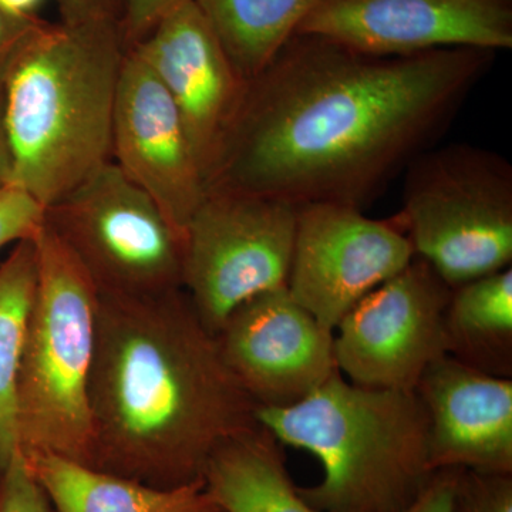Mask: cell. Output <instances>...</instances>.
<instances>
[{"mask_svg": "<svg viewBox=\"0 0 512 512\" xmlns=\"http://www.w3.org/2000/svg\"><path fill=\"white\" fill-rule=\"evenodd\" d=\"M494 56L467 47L376 56L293 36L247 83L205 192L365 210L451 126Z\"/></svg>", "mask_w": 512, "mask_h": 512, "instance_id": "cell-1", "label": "cell"}, {"mask_svg": "<svg viewBox=\"0 0 512 512\" xmlns=\"http://www.w3.org/2000/svg\"><path fill=\"white\" fill-rule=\"evenodd\" d=\"M87 467L157 488L202 480L225 441L259 426L184 289L100 295Z\"/></svg>", "mask_w": 512, "mask_h": 512, "instance_id": "cell-2", "label": "cell"}, {"mask_svg": "<svg viewBox=\"0 0 512 512\" xmlns=\"http://www.w3.org/2000/svg\"><path fill=\"white\" fill-rule=\"evenodd\" d=\"M127 49L120 20H40L6 64L12 185L43 207L113 161L114 103Z\"/></svg>", "mask_w": 512, "mask_h": 512, "instance_id": "cell-3", "label": "cell"}, {"mask_svg": "<svg viewBox=\"0 0 512 512\" xmlns=\"http://www.w3.org/2000/svg\"><path fill=\"white\" fill-rule=\"evenodd\" d=\"M256 419L318 457L322 480L299 491L322 512H402L434 473L416 390L367 389L336 372L299 403L259 406Z\"/></svg>", "mask_w": 512, "mask_h": 512, "instance_id": "cell-4", "label": "cell"}, {"mask_svg": "<svg viewBox=\"0 0 512 512\" xmlns=\"http://www.w3.org/2000/svg\"><path fill=\"white\" fill-rule=\"evenodd\" d=\"M35 242L39 275L16 386L19 450L87 466L99 292L46 224Z\"/></svg>", "mask_w": 512, "mask_h": 512, "instance_id": "cell-5", "label": "cell"}, {"mask_svg": "<svg viewBox=\"0 0 512 512\" xmlns=\"http://www.w3.org/2000/svg\"><path fill=\"white\" fill-rule=\"evenodd\" d=\"M402 210L394 215L450 288L510 268L512 165L470 144L427 148L403 171Z\"/></svg>", "mask_w": 512, "mask_h": 512, "instance_id": "cell-6", "label": "cell"}, {"mask_svg": "<svg viewBox=\"0 0 512 512\" xmlns=\"http://www.w3.org/2000/svg\"><path fill=\"white\" fill-rule=\"evenodd\" d=\"M45 224L100 295L184 289V238L114 161L47 207Z\"/></svg>", "mask_w": 512, "mask_h": 512, "instance_id": "cell-7", "label": "cell"}, {"mask_svg": "<svg viewBox=\"0 0 512 512\" xmlns=\"http://www.w3.org/2000/svg\"><path fill=\"white\" fill-rule=\"evenodd\" d=\"M296 211L259 195L205 192L185 229L183 288L212 335L248 299L286 286Z\"/></svg>", "mask_w": 512, "mask_h": 512, "instance_id": "cell-8", "label": "cell"}, {"mask_svg": "<svg viewBox=\"0 0 512 512\" xmlns=\"http://www.w3.org/2000/svg\"><path fill=\"white\" fill-rule=\"evenodd\" d=\"M451 291L414 256L336 326L333 353L340 375L367 389L414 392L427 367L447 355L443 322Z\"/></svg>", "mask_w": 512, "mask_h": 512, "instance_id": "cell-9", "label": "cell"}, {"mask_svg": "<svg viewBox=\"0 0 512 512\" xmlns=\"http://www.w3.org/2000/svg\"><path fill=\"white\" fill-rule=\"evenodd\" d=\"M414 256L396 217L373 220L360 208L330 202L302 205L286 289L335 332L363 296L403 271Z\"/></svg>", "mask_w": 512, "mask_h": 512, "instance_id": "cell-10", "label": "cell"}, {"mask_svg": "<svg viewBox=\"0 0 512 512\" xmlns=\"http://www.w3.org/2000/svg\"><path fill=\"white\" fill-rule=\"evenodd\" d=\"M298 35L376 56L512 47V0H322Z\"/></svg>", "mask_w": 512, "mask_h": 512, "instance_id": "cell-11", "label": "cell"}, {"mask_svg": "<svg viewBox=\"0 0 512 512\" xmlns=\"http://www.w3.org/2000/svg\"><path fill=\"white\" fill-rule=\"evenodd\" d=\"M215 338L225 365L258 407L299 403L338 372L333 330L286 286L239 305Z\"/></svg>", "mask_w": 512, "mask_h": 512, "instance_id": "cell-12", "label": "cell"}, {"mask_svg": "<svg viewBox=\"0 0 512 512\" xmlns=\"http://www.w3.org/2000/svg\"><path fill=\"white\" fill-rule=\"evenodd\" d=\"M111 160L184 238L204 200V178L173 99L133 49L124 56L117 87Z\"/></svg>", "mask_w": 512, "mask_h": 512, "instance_id": "cell-13", "label": "cell"}, {"mask_svg": "<svg viewBox=\"0 0 512 512\" xmlns=\"http://www.w3.org/2000/svg\"><path fill=\"white\" fill-rule=\"evenodd\" d=\"M133 49L173 99L205 180L247 83L194 0L164 16Z\"/></svg>", "mask_w": 512, "mask_h": 512, "instance_id": "cell-14", "label": "cell"}, {"mask_svg": "<svg viewBox=\"0 0 512 512\" xmlns=\"http://www.w3.org/2000/svg\"><path fill=\"white\" fill-rule=\"evenodd\" d=\"M429 420L431 470L512 474V379L444 355L416 386Z\"/></svg>", "mask_w": 512, "mask_h": 512, "instance_id": "cell-15", "label": "cell"}, {"mask_svg": "<svg viewBox=\"0 0 512 512\" xmlns=\"http://www.w3.org/2000/svg\"><path fill=\"white\" fill-rule=\"evenodd\" d=\"M23 457L56 512H221L204 480L157 488L55 454Z\"/></svg>", "mask_w": 512, "mask_h": 512, "instance_id": "cell-16", "label": "cell"}, {"mask_svg": "<svg viewBox=\"0 0 512 512\" xmlns=\"http://www.w3.org/2000/svg\"><path fill=\"white\" fill-rule=\"evenodd\" d=\"M202 480L221 512H322L302 497L282 444L261 424L222 443Z\"/></svg>", "mask_w": 512, "mask_h": 512, "instance_id": "cell-17", "label": "cell"}, {"mask_svg": "<svg viewBox=\"0 0 512 512\" xmlns=\"http://www.w3.org/2000/svg\"><path fill=\"white\" fill-rule=\"evenodd\" d=\"M443 326L448 356L512 379L511 266L453 288Z\"/></svg>", "mask_w": 512, "mask_h": 512, "instance_id": "cell-18", "label": "cell"}, {"mask_svg": "<svg viewBox=\"0 0 512 512\" xmlns=\"http://www.w3.org/2000/svg\"><path fill=\"white\" fill-rule=\"evenodd\" d=\"M245 82L264 72L322 0H194Z\"/></svg>", "mask_w": 512, "mask_h": 512, "instance_id": "cell-19", "label": "cell"}, {"mask_svg": "<svg viewBox=\"0 0 512 512\" xmlns=\"http://www.w3.org/2000/svg\"><path fill=\"white\" fill-rule=\"evenodd\" d=\"M37 275L35 237L16 242L0 265V473L19 450L16 386Z\"/></svg>", "mask_w": 512, "mask_h": 512, "instance_id": "cell-20", "label": "cell"}, {"mask_svg": "<svg viewBox=\"0 0 512 512\" xmlns=\"http://www.w3.org/2000/svg\"><path fill=\"white\" fill-rule=\"evenodd\" d=\"M453 512H512V474L460 470Z\"/></svg>", "mask_w": 512, "mask_h": 512, "instance_id": "cell-21", "label": "cell"}, {"mask_svg": "<svg viewBox=\"0 0 512 512\" xmlns=\"http://www.w3.org/2000/svg\"><path fill=\"white\" fill-rule=\"evenodd\" d=\"M0 512H56L20 450L0 473Z\"/></svg>", "mask_w": 512, "mask_h": 512, "instance_id": "cell-22", "label": "cell"}, {"mask_svg": "<svg viewBox=\"0 0 512 512\" xmlns=\"http://www.w3.org/2000/svg\"><path fill=\"white\" fill-rule=\"evenodd\" d=\"M46 208L15 185L0 190V249L35 237L45 224Z\"/></svg>", "mask_w": 512, "mask_h": 512, "instance_id": "cell-23", "label": "cell"}, {"mask_svg": "<svg viewBox=\"0 0 512 512\" xmlns=\"http://www.w3.org/2000/svg\"><path fill=\"white\" fill-rule=\"evenodd\" d=\"M188 0H123L120 25L127 47L143 40L164 16Z\"/></svg>", "mask_w": 512, "mask_h": 512, "instance_id": "cell-24", "label": "cell"}, {"mask_svg": "<svg viewBox=\"0 0 512 512\" xmlns=\"http://www.w3.org/2000/svg\"><path fill=\"white\" fill-rule=\"evenodd\" d=\"M457 468L434 471L420 494L402 512H453Z\"/></svg>", "mask_w": 512, "mask_h": 512, "instance_id": "cell-25", "label": "cell"}, {"mask_svg": "<svg viewBox=\"0 0 512 512\" xmlns=\"http://www.w3.org/2000/svg\"><path fill=\"white\" fill-rule=\"evenodd\" d=\"M60 22L86 23L120 20L123 0H56Z\"/></svg>", "mask_w": 512, "mask_h": 512, "instance_id": "cell-26", "label": "cell"}, {"mask_svg": "<svg viewBox=\"0 0 512 512\" xmlns=\"http://www.w3.org/2000/svg\"><path fill=\"white\" fill-rule=\"evenodd\" d=\"M39 22V18H13L0 10V79L3 77V70H5L10 57Z\"/></svg>", "mask_w": 512, "mask_h": 512, "instance_id": "cell-27", "label": "cell"}, {"mask_svg": "<svg viewBox=\"0 0 512 512\" xmlns=\"http://www.w3.org/2000/svg\"><path fill=\"white\" fill-rule=\"evenodd\" d=\"M2 79H0V190L12 185L13 173L12 153H10L8 133H6L5 127V116H3Z\"/></svg>", "mask_w": 512, "mask_h": 512, "instance_id": "cell-28", "label": "cell"}, {"mask_svg": "<svg viewBox=\"0 0 512 512\" xmlns=\"http://www.w3.org/2000/svg\"><path fill=\"white\" fill-rule=\"evenodd\" d=\"M42 3L43 0H0V10L13 18L35 19Z\"/></svg>", "mask_w": 512, "mask_h": 512, "instance_id": "cell-29", "label": "cell"}]
</instances>
